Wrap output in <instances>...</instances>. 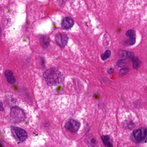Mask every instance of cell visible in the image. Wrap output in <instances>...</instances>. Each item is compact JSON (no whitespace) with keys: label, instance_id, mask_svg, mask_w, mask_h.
I'll return each instance as SVG.
<instances>
[{"label":"cell","instance_id":"cell-1","mask_svg":"<svg viewBox=\"0 0 147 147\" xmlns=\"http://www.w3.org/2000/svg\"><path fill=\"white\" fill-rule=\"evenodd\" d=\"M43 76L48 85L50 86L58 85L63 81L62 74L56 68L51 67L47 69L45 72Z\"/></svg>","mask_w":147,"mask_h":147},{"label":"cell","instance_id":"cell-2","mask_svg":"<svg viewBox=\"0 0 147 147\" xmlns=\"http://www.w3.org/2000/svg\"><path fill=\"white\" fill-rule=\"evenodd\" d=\"M11 131L13 137L19 142H24L28 138L27 132L22 128L12 126L11 128Z\"/></svg>","mask_w":147,"mask_h":147},{"label":"cell","instance_id":"cell-3","mask_svg":"<svg viewBox=\"0 0 147 147\" xmlns=\"http://www.w3.org/2000/svg\"><path fill=\"white\" fill-rule=\"evenodd\" d=\"M132 139L138 143H142L147 139V129L145 127H142L135 130L132 132Z\"/></svg>","mask_w":147,"mask_h":147},{"label":"cell","instance_id":"cell-4","mask_svg":"<svg viewBox=\"0 0 147 147\" xmlns=\"http://www.w3.org/2000/svg\"><path fill=\"white\" fill-rule=\"evenodd\" d=\"M11 117L15 123H20L24 121L25 119V114L21 108L18 107H13L11 109Z\"/></svg>","mask_w":147,"mask_h":147},{"label":"cell","instance_id":"cell-5","mask_svg":"<svg viewBox=\"0 0 147 147\" xmlns=\"http://www.w3.org/2000/svg\"><path fill=\"white\" fill-rule=\"evenodd\" d=\"M55 40L59 46L63 48L67 45L68 41V37L65 33H59L56 35Z\"/></svg>","mask_w":147,"mask_h":147},{"label":"cell","instance_id":"cell-6","mask_svg":"<svg viewBox=\"0 0 147 147\" xmlns=\"http://www.w3.org/2000/svg\"><path fill=\"white\" fill-rule=\"evenodd\" d=\"M80 123L74 119H70L65 124V127L67 129L74 133L77 132L80 129Z\"/></svg>","mask_w":147,"mask_h":147},{"label":"cell","instance_id":"cell-7","mask_svg":"<svg viewBox=\"0 0 147 147\" xmlns=\"http://www.w3.org/2000/svg\"><path fill=\"white\" fill-rule=\"evenodd\" d=\"M74 22L71 18L66 17L62 21L61 26L63 29L69 30L74 26Z\"/></svg>","mask_w":147,"mask_h":147},{"label":"cell","instance_id":"cell-8","mask_svg":"<svg viewBox=\"0 0 147 147\" xmlns=\"http://www.w3.org/2000/svg\"><path fill=\"white\" fill-rule=\"evenodd\" d=\"M119 55L123 60L126 59H132L134 58L135 55L134 53L127 51L121 50L118 53Z\"/></svg>","mask_w":147,"mask_h":147},{"label":"cell","instance_id":"cell-9","mask_svg":"<svg viewBox=\"0 0 147 147\" xmlns=\"http://www.w3.org/2000/svg\"><path fill=\"white\" fill-rule=\"evenodd\" d=\"M86 143L89 147H98V142L97 139L91 135L87 136L86 139Z\"/></svg>","mask_w":147,"mask_h":147},{"label":"cell","instance_id":"cell-10","mask_svg":"<svg viewBox=\"0 0 147 147\" xmlns=\"http://www.w3.org/2000/svg\"><path fill=\"white\" fill-rule=\"evenodd\" d=\"M5 75L7 82L10 84H13L16 82V80L11 70L7 69L5 72Z\"/></svg>","mask_w":147,"mask_h":147},{"label":"cell","instance_id":"cell-11","mask_svg":"<svg viewBox=\"0 0 147 147\" xmlns=\"http://www.w3.org/2000/svg\"><path fill=\"white\" fill-rule=\"evenodd\" d=\"M40 43L43 48H46L49 47L50 44V40L49 37L46 36H42L40 38Z\"/></svg>","mask_w":147,"mask_h":147},{"label":"cell","instance_id":"cell-12","mask_svg":"<svg viewBox=\"0 0 147 147\" xmlns=\"http://www.w3.org/2000/svg\"><path fill=\"white\" fill-rule=\"evenodd\" d=\"M101 138L104 144L107 147H113V145L110 137L108 136H103Z\"/></svg>","mask_w":147,"mask_h":147},{"label":"cell","instance_id":"cell-13","mask_svg":"<svg viewBox=\"0 0 147 147\" xmlns=\"http://www.w3.org/2000/svg\"><path fill=\"white\" fill-rule=\"evenodd\" d=\"M132 62H133V67L134 68L136 69H137L140 67V64L141 63V61L139 60L137 57L133 58L132 59Z\"/></svg>","mask_w":147,"mask_h":147},{"label":"cell","instance_id":"cell-14","mask_svg":"<svg viewBox=\"0 0 147 147\" xmlns=\"http://www.w3.org/2000/svg\"><path fill=\"white\" fill-rule=\"evenodd\" d=\"M136 43V38H130L129 39H127L124 42V44L126 46H131L135 44Z\"/></svg>","mask_w":147,"mask_h":147},{"label":"cell","instance_id":"cell-15","mask_svg":"<svg viewBox=\"0 0 147 147\" xmlns=\"http://www.w3.org/2000/svg\"><path fill=\"white\" fill-rule=\"evenodd\" d=\"M111 55V52L110 51L107 50L104 54H102L101 56V58L103 61L108 59Z\"/></svg>","mask_w":147,"mask_h":147},{"label":"cell","instance_id":"cell-16","mask_svg":"<svg viewBox=\"0 0 147 147\" xmlns=\"http://www.w3.org/2000/svg\"><path fill=\"white\" fill-rule=\"evenodd\" d=\"M117 65L120 67H123L126 66V62L125 60L123 59H120L118 60L117 62Z\"/></svg>","mask_w":147,"mask_h":147},{"label":"cell","instance_id":"cell-17","mask_svg":"<svg viewBox=\"0 0 147 147\" xmlns=\"http://www.w3.org/2000/svg\"><path fill=\"white\" fill-rule=\"evenodd\" d=\"M129 71V69L128 68H123L121 69L119 71V74L121 76H124L126 75Z\"/></svg>","mask_w":147,"mask_h":147},{"label":"cell","instance_id":"cell-18","mask_svg":"<svg viewBox=\"0 0 147 147\" xmlns=\"http://www.w3.org/2000/svg\"><path fill=\"white\" fill-rule=\"evenodd\" d=\"M125 35L129 37V38L135 37V32L133 30H128L127 32L125 33Z\"/></svg>","mask_w":147,"mask_h":147},{"label":"cell","instance_id":"cell-19","mask_svg":"<svg viewBox=\"0 0 147 147\" xmlns=\"http://www.w3.org/2000/svg\"><path fill=\"white\" fill-rule=\"evenodd\" d=\"M0 109H1V111H4V108L3 107V104H2V102H1V107H0Z\"/></svg>","mask_w":147,"mask_h":147},{"label":"cell","instance_id":"cell-20","mask_svg":"<svg viewBox=\"0 0 147 147\" xmlns=\"http://www.w3.org/2000/svg\"><path fill=\"white\" fill-rule=\"evenodd\" d=\"M113 69L111 68L110 69H109V70H108V73H112L113 72Z\"/></svg>","mask_w":147,"mask_h":147},{"label":"cell","instance_id":"cell-21","mask_svg":"<svg viewBox=\"0 0 147 147\" xmlns=\"http://www.w3.org/2000/svg\"><path fill=\"white\" fill-rule=\"evenodd\" d=\"M1 147H2V144L1 143Z\"/></svg>","mask_w":147,"mask_h":147}]
</instances>
